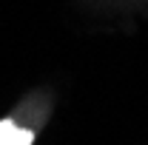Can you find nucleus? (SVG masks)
<instances>
[{"label": "nucleus", "mask_w": 148, "mask_h": 145, "mask_svg": "<svg viewBox=\"0 0 148 145\" xmlns=\"http://www.w3.org/2000/svg\"><path fill=\"white\" fill-rule=\"evenodd\" d=\"M32 140H34V134L26 128H17L12 120L0 122V145H32Z\"/></svg>", "instance_id": "nucleus-1"}]
</instances>
